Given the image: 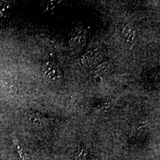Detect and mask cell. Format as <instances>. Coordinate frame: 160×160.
<instances>
[{
	"mask_svg": "<svg viewBox=\"0 0 160 160\" xmlns=\"http://www.w3.org/2000/svg\"><path fill=\"white\" fill-rule=\"evenodd\" d=\"M90 159V155L86 148H82L80 153L76 157V160H87Z\"/></svg>",
	"mask_w": 160,
	"mask_h": 160,
	"instance_id": "7",
	"label": "cell"
},
{
	"mask_svg": "<svg viewBox=\"0 0 160 160\" xmlns=\"http://www.w3.org/2000/svg\"><path fill=\"white\" fill-rule=\"evenodd\" d=\"M86 32L82 28H76L72 32L70 39V45L72 49L80 51L86 42Z\"/></svg>",
	"mask_w": 160,
	"mask_h": 160,
	"instance_id": "2",
	"label": "cell"
},
{
	"mask_svg": "<svg viewBox=\"0 0 160 160\" xmlns=\"http://www.w3.org/2000/svg\"><path fill=\"white\" fill-rule=\"evenodd\" d=\"M43 74L50 80L53 81L58 80L61 77V72L55 63L52 62H47L44 63L42 67Z\"/></svg>",
	"mask_w": 160,
	"mask_h": 160,
	"instance_id": "3",
	"label": "cell"
},
{
	"mask_svg": "<svg viewBox=\"0 0 160 160\" xmlns=\"http://www.w3.org/2000/svg\"><path fill=\"white\" fill-rule=\"evenodd\" d=\"M122 33L126 42L132 45L135 40V30L129 23H124L122 26Z\"/></svg>",
	"mask_w": 160,
	"mask_h": 160,
	"instance_id": "4",
	"label": "cell"
},
{
	"mask_svg": "<svg viewBox=\"0 0 160 160\" xmlns=\"http://www.w3.org/2000/svg\"><path fill=\"white\" fill-rule=\"evenodd\" d=\"M109 70L108 63L106 62L98 64L93 72V78L97 82H101L106 77Z\"/></svg>",
	"mask_w": 160,
	"mask_h": 160,
	"instance_id": "5",
	"label": "cell"
},
{
	"mask_svg": "<svg viewBox=\"0 0 160 160\" xmlns=\"http://www.w3.org/2000/svg\"><path fill=\"white\" fill-rule=\"evenodd\" d=\"M103 58L102 51L98 48H92L88 50L81 58V64L87 68L96 67Z\"/></svg>",
	"mask_w": 160,
	"mask_h": 160,
	"instance_id": "1",
	"label": "cell"
},
{
	"mask_svg": "<svg viewBox=\"0 0 160 160\" xmlns=\"http://www.w3.org/2000/svg\"><path fill=\"white\" fill-rule=\"evenodd\" d=\"M5 2H0V18H4L6 16L9 7Z\"/></svg>",
	"mask_w": 160,
	"mask_h": 160,
	"instance_id": "8",
	"label": "cell"
},
{
	"mask_svg": "<svg viewBox=\"0 0 160 160\" xmlns=\"http://www.w3.org/2000/svg\"><path fill=\"white\" fill-rule=\"evenodd\" d=\"M10 138L12 139V142L13 143L15 148L16 149L17 153L20 157V160H29V157L27 154H25V152L23 151L22 148L20 147V145L17 141V138L15 137L14 135H11Z\"/></svg>",
	"mask_w": 160,
	"mask_h": 160,
	"instance_id": "6",
	"label": "cell"
},
{
	"mask_svg": "<svg viewBox=\"0 0 160 160\" xmlns=\"http://www.w3.org/2000/svg\"><path fill=\"white\" fill-rule=\"evenodd\" d=\"M91 160L90 159H88V160Z\"/></svg>",
	"mask_w": 160,
	"mask_h": 160,
	"instance_id": "9",
	"label": "cell"
}]
</instances>
